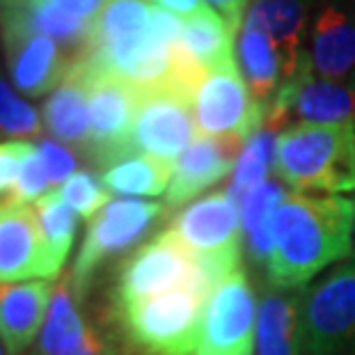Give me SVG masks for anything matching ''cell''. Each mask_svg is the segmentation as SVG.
<instances>
[{
	"label": "cell",
	"instance_id": "obj_34",
	"mask_svg": "<svg viewBox=\"0 0 355 355\" xmlns=\"http://www.w3.org/2000/svg\"><path fill=\"white\" fill-rule=\"evenodd\" d=\"M37 149H40L44 168H46V172H49L51 186H62L73 175H76L78 161H76V156H73L69 149L62 145V142L42 138L40 145H37Z\"/></svg>",
	"mask_w": 355,
	"mask_h": 355
},
{
	"label": "cell",
	"instance_id": "obj_6",
	"mask_svg": "<svg viewBox=\"0 0 355 355\" xmlns=\"http://www.w3.org/2000/svg\"><path fill=\"white\" fill-rule=\"evenodd\" d=\"M168 232L211 270L218 284L239 270L243 227L239 202L227 188L191 202L175 216Z\"/></svg>",
	"mask_w": 355,
	"mask_h": 355
},
{
	"label": "cell",
	"instance_id": "obj_14",
	"mask_svg": "<svg viewBox=\"0 0 355 355\" xmlns=\"http://www.w3.org/2000/svg\"><path fill=\"white\" fill-rule=\"evenodd\" d=\"M307 58L321 78H355V7L349 0H319L309 21Z\"/></svg>",
	"mask_w": 355,
	"mask_h": 355
},
{
	"label": "cell",
	"instance_id": "obj_25",
	"mask_svg": "<svg viewBox=\"0 0 355 355\" xmlns=\"http://www.w3.org/2000/svg\"><path fill=\"white\" fill-rule=\"evenodd\" d=\"M172 179V163L152 156H128L112 163L103 172V186L108 193L131 198H156L168 193Z\"/></svg>",
	"mask_w": 355,
	"mask_h": 355
},
{
	"label": "cell",
	"instance_id": "obj_31",
	"mask_svg": "<svg viewBox=\"0 0 355 355\" xmlns=\"http://www.w3.org/2000/svg\"><path fill=\"white\" fill-rule=\"evenodd\" d=\"M60 198L69 209L76 211L83 218H94L110 202V193L105 191L103 181L94 172L80 170L67 184L58 188Z\"/></svg>",
	"mask_w": 355,
	"mask_h": 355
},
{
	"label": "cell",
	"instance_id": "obj_39",
	"mask_svg": "<svg viewBox=\"0 0 355 355\" xmlns=\"http://www.w3.org/2000/svg\"><path fill=\"white\" fill-rule=\"evenodd\" d=\"M0 355H12L10 349H7V344L3 342V337H0Z\"/></svg>",
	"mask_w": 355,
	"mask_h": 355
},
{
	"label": "cell",
	"instance_id": "obj_17",
	"mask_svg": "<svg viewBox=\"0 0 355 355\" xmlns=\"http://www.w3.org/2000/svg\"><path fill=\"white\" fill-rule=\"evenodd\" d=\"M55 286L49 279L0 284V337L12 355L28 351L44 328Z\"/></svg>",
	"mask_w": 355,
	"mask_h": 355
},
{
	"label": "cell",
	"instance_id": "obj_15",
	"mask_svg": "<svg viewBox=\"0 0 355 355\" xmlns=\"http://www.w3.org/2000/svg\"><path fill=\"white\" fill-rule=\"evenodd\" d=\"M33 277L55 279L35 209L30 204L0 209V284Z\"/></svg>",
	"mask_w": 355,
	"mask_h": 355
},
{
	"label": "cell",
	"instance_id": "obj_36",
	"mask_svg": "<svg viewBox=\"0 0 355 355\" xmlns=\"http://www.w3.org/2000/svg\"><path fill=\"white\" fill-rule=\"evenodd\" d=\"M53 3L67 14H71V17L85 21V24H94L103 14L105 7H108L110 0H53Z\"/></svg>",
	"mask_w": 355,
	"mask_h": 355
},
{
	"label": "cell",
	"instance_id": "obj_18",
	"mask_svg": "<svg viewBox=\"0 0 355 355\" xmlns=\"http://www.w3.org/2000/svg\"><path fill=\"white\" fill-rule=\"evenodd\" d=\"M44 126L62 145L85 149L89 147V87L78 58H73L67 78L51 92L42 108Z\"/></svg>",
	"mask_w": 355,
	"mask_h": 355
},
{
	"label": "cell",
	"instance_id": "obj_24",
	"mask_svg": "<svg viewBox=\"0 0 355 355\" xmlns=\"http://www.w3.org/2000/svg\"><path fill=\"white\" fill-rule=\"evenodd\" d=\"M87 323L76 307V296L69 282L55 286L51 298L49 316L44 321L40 342L30 355H67L85 339Z\"/></svg>",
	"mask_w": 355,
	"mask_h": 355
},
{
	"label": "cell",
	"instance_id": "obj_4",
	"mask_svg": "<svg viewBox=\"0 0 355 355\" xmlns=\"http://www.w3.org/2000/svg\"><path fill=\"white\" fill-rule=\"evenodd\" d=\"M207 300L193 289L161 293L145 303L117 309L119 326L142 355H195Z\"/></svg>",
	"mask_w": 355,
	"mask_h": 355
},
{
	"label": "cell",
	"instance_id": "obj_37",
	"mask_svg": "<svg viewBox=\"0 0 355 355\" xmlns=\"http://www.w3.org/2000/svg\"><path fill=\"white\" fill-rule=\"evenodd\" d=\"M67 355H115V351H112V346L96 332L94 326H87L85 339Z\"/></svg>",
	"mask_w": 355,
	"mask_h": 355
},
{
	"label": "cell",
	"instance_id": "obj_35",
	"mask_svg": "<svg viewBox=\"0 0 355 355\" xmlns=\"http://www.w3.org/2000/svg\"><path fill=\"white\" fill-rule=\"evenodd\" d=\"M211 10H216L220 17L225 19L234 33H239L243 28V21H245V14H248V7L252 5V0H204Z\"/></svg>",
	"mask_w": 355,
	"mask_h": 355
},
{
	"label": "cell",
	"instance_id": "obj_8",
	"mask_svg": "<svg viewBox=\"0 0 355 355\" xmlns=\"http://www.w3.org/2000/svg\"><path fill=\"white\" fill-rule=\"evenodd\" d=\"M165 207L158 202L147 200H110L92 218L80 243V250L73 261L69 277L73 296L80 298L92 284L96 268L112 259L115 254L133 248L145 234Z\"/></svg>",
	"mask_w": 355,
	"mask_h": 355
},
{
	"label": "cell",
	"instance_id": "obj_28",
	"mask_svg": "<svg viewBox=\"0 0 355 355\" xmlns=\"http://www.w3.org/2000/svg\"><path fill=\"white\" fill-rule=\"evenodd\" d=\"M277 131L261 126L241 149V156L234 168L227 193L234 200H241L257 184L266 181L270 172H275V149H277Z\"/></svg>",
	"mask_w": 355,
	"mask_h": 355
},
{
	"label": "cell",
	"instance_id": "obj_21",
	"mask_svg": "<svg viewBox=\"0 0 355 355\" xmlns=\"http://www.w3.org/2000/svg\"><path fill=\"white\" fill-rule=\"evenodd\" d=\"M239 69L250 87L254 101L266 108L284 83V62L277 44L259 21L245 17L236 42Z\"/></svg>",
	"mask_w": 355,
	"mask_h": 355
},
{
	"label": "cell",
	"instance_id": "obj_29",
	"mask_svg": "<svg viewBox=\"0 0 355 355\" xmlns=\"http://www.w3.org/2000/svg\"><path fill=\"white\" fill-rule=\"evenodd\" d=\"M286 198H289V191H286V184L282 179L268 177L266 181H261V184L250 188V191L239 200L241 227H243V232L250 234L259 227V225L266 223L268 218H273Z\"/></svg>",
	"mask_w": 355,
	"mask_h": 355
},
{
	"label": "cell",
	"instance_id": "obj_20",
	"mask_svg": "<svg viewBox=\"0 0 355 355\" xmlns=\"http://www.w3.org/2000/svg\"><path fill=\"white\" fill-rule=\"evenodd\" d=\"M0 28H24L46 35L60 46L83 55L87 49L92 24H85L53 3V0H0Z\"/></svg>",
	"mask_w": 355,
	"mask_h": 355
},
{
	"label": "cell",
	"instance_id": "obj_12",
	"mask_svg": "<svg viewBox=\"0 0 355 355\" xmlns=\"http://www.w3.org/2000/svg\"><path fill=\"white\" fill-rule=\"evenodd\" d=\"M257 312L252 284L239 268L209 296L195 355H254Z\"/></svg>",
	"mask_w": 355,
	"mask_h": 355
},
{
	"label": "cell",
	"instance_id": "obj_33",
	"mask_svg": "<svg viewBox=\"0 0 355 355\" xmlns=\"http://www.w3.org/2000/svg\"><path fill=\"white\" fill-rule=\"evenodd\" d=\"M35 145L24 140L0 142V209L10 207L14 188L19 184L21 168H24L26 156L33 152Z\"/></svg>",
	"mask_w": 355,
	"mask_h": 355
},
{
	"label": "cell",
	"instance_id": "obj_22",
	"mask_svg": "<svg viewBox=\"0 0 355 355\" xmlns=\"http://www.w3.org/2000/svg\"><path fill=\"white\" fill-rule=\"evenodd\" d=\"M234 37L236 33L225 24V19L207 5L200 14L184 21L181 44L193 58V62L204 73L223 69L236 62L234 55Z\"/></svg>",
	"mask_w": 355,
	"mask_h": 355
},
{
	"label": "cell",
	"instance_id": "obj_32",
	"mask_svg": "<svg viewBox=\"0 0 355 355\" xmlns=\"http://www.w3.org/2000/svg\"><path fill=\"white\" fill-rule=\"evenodd\" d=\"M51 188L53 186H51L49 172H46V168H44L40 149L35 147L24 161V168H21L19 184H17V188H14L10 207H19V204H30V202L42 200L44 195L51 193Z\"/></svg>",
	"mask_w": 355,
	"mask_h": 355
},
{
	"label": "cell",
	"instance_id": "obj_19",
	"mask_svg": "<svg viewBox=\"0 0 355 355\" xmlns=\"http://www.w3.org/2000/svg\"><path fill=\"white\" fill-rule=\"evenodd\" d=\"M319 0H252L248 14L268 30L284 62V80L300 69L307 55L305 33Z\"/></svg>",
	"mask_w": 355,
	"mask_h": 355
},
{
	"label": "cell",
	"instance_id": "obj_40",
	"mask_svg": "<svg viewBox=\"0 0 355 355\" xmlns=\"http://www.w3.org/2000/svg\"><path fill=\"white\" fill-rule=\"evenodd\" d=\"M349 3H351V5H353V7H355V0H349Z\"/></svg>",
	"mask_w": 355,
	"mask_h": 355
},
{
	"label": "cell",
	"instance_id": "obj_26",
	"mask_svg": "<svg viewBox=\"0 0 355 355\" xmlns=\"http://www.w3.org/2000/svg\"><path fill=\"white\" fill-rule=\"evenodd\" d=\"M33 209L37 214V220H40V230L51 263V273L53 277H58L67 257L71 252L73 239H76L78 214L67 207L58 191H51L42 200H37L33 204Z\"/></svg>",
	"mask_w": 355,
	"mask_h": 355
},
{
	"label": "cell",
	"instance_id": "obj_13",
	"mask_svg": "<svg viewBox=\"0 0 355 355\" xmlns=\"http://www.w3.org/2000/svg\"><path fill=\"white\" fill-rule=\"evenodd\" d=\"M5 64L14 87L26 96L55 92L73 60H67L55 40L24 28H0Z\"/></svg>",
	"mask_w": 355,
	"mask_h": 355
},
{
	"label": "cell",
	"instance_id": "obj_7",
	"mask_svg": "<svg viewBox=\"0 0 355 355\" xmlns=\"http://www.w3.org/2000/svg\"><path fill=\"white\" fill-rule=\"evenodd\" d=\"M291 117L298 119L296 124H355V78L316 76L305 55L300 69L279 85L273 101L263 108V126L282 133Z\"/></svg>",
	"mask_w": 355,
	"mask_h": 355
},
{
	"label": "cell",
	"instance_id": "obj_16",
	"mask_svg": "<svg viewBox=\"0 0 355 355\" xmlns=\"http://www.w3.org/2000/svg\"><path fill=\"white\" fill-rule=\"evenodd\" d=\"M243 142L218 140L200 135L191 147L172 163V179L165 193V207L181 209L207 188L234 175Z\"/></svg>",
	"mask_w": 355,
	"mask_h": 355
},
{
	"label": "cell",
	"instance_id": "obj_3",
	"mask_svg": "<svg viewBox=\"0 0 355 355\" xmlns=\"http://www.w3.org/2000/svg\"><path fill=\"white\" fill-rule=\"evenodd\" d=\"M216 286L211 270L163 230L140 245L119 268L112 303L115 309H122L177 289H193L209 298Z\"/></svg>",
	"mask_w": 355,
	"mask_h": 355
},
{
	"label": "cell",
	"instance_id": "obj_11",
	"mask_svg": "<svg viewBox=\"0 0 355 355\" xmlns=\"http://www.w3.org/2000/svg\"><path fill=\"white\" fill-rule=\"evenodd\" d=\"M89 87V147L87 154L103 168L131 156V131L140 105V92L122 78L94 71L78 58Z\"/></svg>",
	"mask_w": 355,
	"mask_h": 355
},
{
	"label": "cell",
	"instance_id": "obj_1",
	"mask_svg": "<svg viewBox=\"0 0 355 355\" xmlns=\"http://www.w3.org/2000/svg\"><path fill=\"white\" fill-rule=\"evenodd\" d=\"M355 202L349 198H316L289 193L275 214V243L266 266L277 291L305 289L309 279L330 263L353 254Z\"/></svg>",
	"mask_w": 355,
	"mask_h": 355
},
{
	"label": "cell",
	"instance_id": "obj_27",
	"mask_svg": "<svg viewBox=\"0 0 355 355\" xmlns=\"http://www.w3.org/2000/svg\"><path fill=\"white\" fill-rule=\"evenodd\" d=\"M149 28H152V5L147 0H110L101 17L92 24L85 51L145 35Z\"/></svg>",
	"mask_w": 355,
	"mask_h": 355
},
{
	"label": "cell",
	"instance_id": "obj_5",
	"mask_svg": "<svg viewBox=\"0 0 355 355\" xmlns=\"http://www.w3.org/2000/svg\"><path fill=\"white\" fill-rule=\"evenodd\" d=\"M298 355H355V261L332 268L300 296Z\"/></svg>",
	"mask_w": 355,
	"mask_h": 355
},
{
	"label": "cell",
	"instance_id": "obj_10",
	"mask_svg": "<svg viewBox=\"0 0 355 355\" xmlns=\"http://www.w3.org/2000/svg\"><path fill=\"white\" fill-rule=\"evenodd\" d=\"M200 138L193 96L177 87L140 92V105L131 131V156H152L175 163Z\"/></svg>",
	"mask_w": 355,
	"mask_h": 355
},
{
	"label": "cell",
	"instance_id": "obj_23",
	"mask_svg": "<svg viewBox=\"0 0 355 355\" xmlns=\"http://www.w3.org/2000/svg\"><path fill=\"white\" fill-rule=\"evenodd\" d=\"M300 296L268 291L257 312V355H298Z\"/></svg>",
	"mask_w": 355,
	"mask_h": 355
},
{
	"label": "cell",
	"instance_id": "obj_30",
	"mask_svg": "<svg viewBox=\"0 0 355 355\" xmlns=\"http://www.w3.org/2000/svg\"><path fill=\"white\" fill-rule=\"evenodd\" d=\"M42 115L33 105L14 94V89L0 78V135L10 138H35L42 131Z\"/></svg>",
	"mask_w": 355,
	"mask_h": 355
},
{
	"label": "cell",
	"instance_id": "obj_38",
	"mask_svg": "<svg viewBox=\"0 0 355 355\" xmlns=\"http://www.w3.org/2000/svg\"><path fill=\"white\" fill-rule=\"evenodd\" d=\"M149 3L163 7V10H168L172 14H177V17L184 19V21L195 17V14H200L204 7H207L204 0H149Z\"/></svg>",
	"mask_w": 355,
	"mask_h": 355
},
{
	"label": "cell",
	"instance_id": "obj_2",
	"mask_svg": "<svg viewBox=\"0 0 355 355\" xmlns=\"http://www.w3.org/2000/svg\"><path fill=\"white\" fill-rule=\"evenodd\" d=\"M275 175L296 193L355 191V124H291L277 135Z\"/></svg>",
	"mask_w": 355,
	"mask_h": 355
},
{
	"label": "cell",
	"instance_id": "obj_9",
	"mask_svg": "<svg viewBox=\"0 0 355 355\" xmlns=\"http://www.w3.org/2000/svg\"><path fill=\"white\" fill-rule=\"evenodd\" d=\"M193 112L204 138L248 142L263 126V108L254 101L239 62L209 71L193 94Z\"/></svg>",
	"mask_w": 355,
	"mask_h": 355
}]
</instances>
